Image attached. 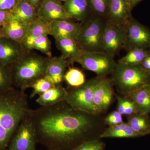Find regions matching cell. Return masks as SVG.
Listing matches in <instances>:
<instances>
[{"label": "cell", "mask_w": 150, "mask_h": 150, "mask_svg": "<svg viewBox=\"0 0 150 150\" xmlns=\"http://www.w3.org/2000/svg\"><path fill=\"white\" fill-rule=\"evenodd\" d=\"M29 116L38 143L48 150H73L90 139L93 126L90 115L75 110L65 101L31 109Z\"/></svg>", "instance_id": "cell-1"}, {"label": "cell", "mask_w": 150, "mask_h": 150, "mask_svg": "<svg viewBox=\"0 0 150 150\" xmlns=\"http://www.w3.org/2000/svg\"><path fill=\"white\" fill-rule=\"evenodd\" d=\"M107 21L105 18L92 13L82 23L77 43L82 51L103 52V39Z\"/></svg>", "instance_id": "cell-5"}, {"label": "cell", "mask_w": 150, "mask_h": 150, "mask_svg": "<svg viewBox=\"0 0 150 150\" xmlns=\"http://www.w3.org/2000/svg\"><path fill=\"white\" fill-rule=\"evenodd\" d=\"M13 88L11 69L0 61V93L8 91Z\"/></svg>", "instance_id": "cell-27"}, {"label": "cell", "mask_w": 150, "mask_h": 150, "mask_svg": "<svg viewBox=\"0 0 150 150\" xmlns=\"http://www.w3.org/2000/svg\"><path fill=\"white\" fill-rule=\"evenodd\" d=\"M69 20L57 21L50 22L49 35L55 40L63 38H69L77 43L80 33L82 23H78Z\"/></svg>", "instance_id": "cell-12"}, {"label": "cell", "mask_w": 150, "mask_h": 150, "mask_svg": "<svg viewBox=\"0 0 150 150\" xmlns=\"http://www.w3.org/2000/svg\"><path fill=\"white\" fill-rule=\"evenodd\" d=\"M67 89L61 84L57 85L39 96L36 102L40 106L54 105L65 101L67 96Z\"/></svg>", "instance_id": "cell-20"}, {"label": "cell", "mask_w": 150, "mask_h": 150, "mask_svg": "<svg viewBox=\"0 0 150 150\" xmlns=\"http://www.w3.org/2000/svg\"><path fill=\"white\" fill-rule=\"evenodd\" d=\"M37 14L38 17L50 23L73 19L58 0H42Z\"/></svg>", "instance_id": "cell-13"}, {"label": "cell", "mask_w": 150, "mask_h": 150, "mask_svg": "<svg viewBox=\"0 0 150 150\" xmlns=\"http://www.w3.org/2000/svg\"><path fill=\"white\" fill-rule=\"evenodd\" d=\"M150 54V51L134 48L128 51L125 56L118 60V64L126 65H141L147 56Z\"/></svg>", "instance_id": "cell-26"}, {"label": "cell", "mask_w": 150, "mask_h": 150, "mask_svg": "<svg viewBox=\"0 0 150 150\" xmlns=\"http://www.w3.org/2000/svg\"></svg>", "instance_id": "cell-44"}, {"label": "cell", "mask_w": 150, "mask_h": 150, "mask_svg": "<svg viewBox=\"0 0 150 150\" xmlns=\"http://www.w3.org/2000/svg\"><path fill=\"white\" fill-rule=\"evenodd\" d=\"M64 80L71 87L80 86L86 82L85 77L80 70L69 68L64 76Z\"/></svg>", "instance_id": "cell-28"}, {"label": "cell", "mask_w": 150, "mask_h": 150, "mask_svg": "<svg viewBox=\"0 0 150 150\" xmlns=\"http://www.w3.org/2000/svg\"><path fill=\"white\" fill-rule=\"evenodd\" d=\"M14 18L23 24L30 25L38 18L37 10L24 0H21L11 13Z\"/></svg>", "instance_id": "cell-22"}, {"label": "cell", "mask_w": 150, "mask_h": 150, "mask_svg": "<svg viewBox=\"0 0 150 150\" xmlns=\"http://www.w3.org/2000/svg\"><path fill=\"white\" fill-rule=\"evenodd\" d=\"M141 137L133 130L128 123L110 126L100 135L101 138H132Z\"/></svg>", "instance_id": "cell-24"}, {"label": "cell", "mask_w": 150, "mask_h": 150, "mask_svg": "<svg viewBox=\"0 0 150 150\" xmlns=\"http://www.w3.org/2000/svg\"><path fill=\"white\" fill-rule=\"evenodd\" d=\"M111 83V81L103 77L97 86L93 101L95 114L103 112L110 105L113 97Z\"/></svg>", "instance_id": "cell-14"}, {"label": "cell", "mask_w": 150, "mask_h": 150, "mask_svg": "<svg viewBox=\"0 0 150 150\" xmlns=\"http://www.w3.org/2000/svg\"><path fill=\"white\" fill-rule=\"evenodd\" d=\"M102 78L98 77L86 81L80 86L67 89V94L65 101L75 110L89 115L95 114L93 105L94 93Z\"/></svg>", "instance_id": "cell-6"}, {"label": "cell", "mask_w": 150, "mask_h": 150, "mask_svg": "<svg viewBox=\"0 0 150 150\" xmlns=\"http://www.w3.org/2000/svg\"><path fill=\"white\" fill-rule=\"evenodd\" d=\"M50 23L49 22L38 17L30 25L27 35L21 43L27 51H30L32 50L35 39L44 35H49Z\"/></svg>", "instance_id": "cell-16"}, {"label": "cell", "mask_w": 150, "mask_h": 150, "mask_svg": "<svg viewBox=\"0 0 150 150\" xmlns=\"http://www.w3.org/2000/svg\"><path fill=\"white\" fill-rule=\"evenodd\" d=\"M51 41L48 35H44L35 39L33 43L32 50L36 49L43 54L51 58L52 53L51 51Z\"/></svg>", "instance_id": "cell-31"}, {"label": "cell", "mask_w": 150, "mask_h": 150, "mask_svg": "<svg viewBox=\"0 0 150 150\" xmlns=\"http://www.w3.org/2000/svg\"><path fill=\"white\" fill-rule=\"evenodd\" d=\"M129 0H111L106 20L114 24L125 26L132 17Z\"/></svg>", "instance_id": "cell-15"}, {"label": "cell", "mask_w": 150, "mask_h": 150, "mask_svg": "<svg viewBox=\"0 0 150 150\" xmlns=\"http://www.w3.org/2000/svg\"><path fill=\"white\" fill-rule=\"evenodd\" d=\"M63 6L73 19L81 23L86 21L93 13L87 0H67Z\"/></svg>", "instance_id": "cell-19"}, {"label": "cell", "mask_w": 150, "mask_h": 150, "mask_svg": "<svg viewBox=\"0 0 150 150\" xmlns=\"http://www.w3.org/2000/svg\"><path fill=\"white\" fill-rule=\"evenodd\" d=\"M11 13L8 12L0 11V26H2L5 23Z\"/></svg>", "instance_id": "cell-37"}, {"label": "cell", "mask_w": 150, "mask_h": 150, "mask_svg": "<svg viewBox=\"0 0 150 150\" xmlns=\"http://www.w3.org/2000/svg\"><path fill=\"white\" fill-rule=\"evenodd\" d=\"M87 1L93 13L106 19L111 0H87Z\"/></svg>", "instance_id": "cell-29"}, {"label": "cell", "mask_w": 150, "mask_h": 150, "mask_svg": "<svg viewBox=\"0 0 150 150\" xmlns=\"http://www.w3.org/2000/svg\"><path fill=\"white\" fill-rule=\"evenodd\" d=\"M142 1L143 0H129L131 10H132L134 8Z\"/></svg>", "instance_id": "cell-40"}, {"label": "cell", "mask_w": 150, "mask_h": 150, "mask_svg": "<svg viewBox=\"0 0 150 150\" xmlns=\"http://www.w3.org/2000/svg\"><path fill=\"white\" fill-rule=\"evenodd\" d=\"M111 82L121 94H129L150 85V71L141 65L116 64Z\"/></svg>", "instance_id": "cell-4"}, {"label": "cell", "mask_w": 150, "mask_h": 150, "mask_svg": "<svg viewBox=\"0 0 150 150\" xmlns=\"http://www.w3.org/2000/svg\"><path fill=\"white\" fill-rule=\"evenodd\" d=\"M74 63H78L84 69L93 72L100 77L112 74L117 64L114 57L104 52L83 51Z\"/></svg>", "instance_id": "cell-7"}, {"label": "cell", "mask_w": 150, "mask_h": 150, "mask_svg": "<svg viewBox=\"0 0 150 150\" xmlns=\"http://www.w3.org/2000/svg\"><path fill=\"white\" fill-rule=\"evenodd\" d=\"M30 110L24 91L13 88L0 93V150H7L19 125Z\"/></svg>", "instance_id": "cell-2"}, {"label": "cell", "mask_w": 150, "mask_h": 150, "mask_svg": "<svg viewBox=\"0 0 150 150\" xmlns=\"http://www.w3.org/2000/svg\"><path fill=\"white\" fill-rule=\"evenodd\" d=\"M116 98L117 99V110L121 115H124L125 109L128 105L129 99L118 96H116Z\"/></svg>", "instance_id": "cell-35"}, {"label": "cell", "mask_w": 150, "mask_h": 150, "mask_svg": "<svg viewBox=\"0 0 150 150\" xmlns=\"http://www.w3.org/2000/svg\"><path fill=\"white\" fill-rule=\"evenodd\" d=\"M141 65L145 69L150 71V54L146 57Z\"/></svg>", "instance_id": "cell-38"}, {"label": "cell", "mask_w": 150, "mask_h": 150, "mask_svg": "<svg viewBox=\"0 0 150 150\" xmlns=\"http://www.w3.org/2000/svg\"><path fill=\"white\" fill-rule=\"evenodd\" d=\"M56 43L62 56L67 59L69 64H74V61L79 56L82 51L77 42L69 38L56 40Z\"/></svg>", "instance_id": "cell-21"}, {"label": "cell", "mask_w": 150, "mask_h": 150, "mask_svg": "<svg viewBox=\"0 0 150 150\" xmlns=\"http://www.w3.org/2000/svg\"><path fill=\"white\" fill-rule=\"evenodd\" d=\"M127 123L140 137L150 134V119L148 115L137 113L129 115Z\"/></svg>", "instance_id": "cell-25"}, {"label": "cell", "mask_w": 150, "mask_h": 150, "mask_svg": "<svg viewBox=\"0 0 150 150\" xmlns=\"http://www.w3.org/2000/svg\"><path fill=\"white\" fill-rule=\"evenodd\" d=\"M138 108L139 113L148 115L150 112V85L132 93L129 96Z\"/></svg>", "instance_id": "cell-23"}, {"label": "cell", "mask_w": 150, "mask_h": 150, "mask_svg": "<svg viewBox=\"0 0 150 150\" xmlns=\"http://www.w3.org/2000/svg\"><path fill=\"white\" fill-rule=\"evenodd\" d=\"M126 37V49L128 51L140 48L150 51V30L133 16L125 25Z\"/></svg>", "instance_id": "cell-10"}, {"label": "cell", "mask_w": 150, "mask_h": 150, "mask_svg": "<svg viewBox=\"0 0 150 150\" xmlns=\"http://www.w3.org/2000/svg\"><path fill=\"white\" fill-rule=\"evenodd\" d=\"M55 86L56 85L46 77L41 78L31 86L30 88L33 89V91L30 98H33L36 95L40 96Z\"/></svg>", "instance_id": "cell-30"}, {"label": "cell", "mask_w": 150, "mask_h": 150, "mask_svg": "<svg viewBox=\"0 0 150 150\" xmlns=\"http://www.w3.org/2000/svg\"><path fill=\"white\" fill-rule=\"evenodd\" d=\"M126 46L125 26L107 21L103 39V52L114 57Z\"/></svg>", "instance_id": "cell-9"}, {"label": "cell", "mask_w": 150, "mask_h": 150, "mask_svg": "<svg viewBox=\"0 0 150 150\" xmlns=\"http://www.w3.org/2000/svg\"><path fill=\"white\" fill-rule=\"evenodd\" d=\"M3 36L2 31L1 27L0 26V37H2Z\"/></svg>", "instance_id": "cell-41"}, {"label": "cell", "mask_w": 150, "mask_h": 150, "mask_svg": "<svg viewBox=\"0 0 150 150\" xmlns=\"http://www.w3.org/2000/svg\"><path fill=\"white\" fill-rule=\"evenodd\" d=\"M105 145L98 139L85 141L75 148L73 150H104Z\"/></svg>", "instance_id": "cell-32"}, {"label": "cell", "mask_w": 150, "mask_h": 150, "mask_svg": "<svg viewBox=\"0 0 150 150\" xmlns=\"http://www.w3.org/2000/svg\"><path fill=\"white\" fill-rule=\"evenodd\" d=\"M30 25L23 24L11 13L1 27L3 36L21 43L28 32Z\"/></svg>", "instance_id": "cell-17"}, {"label": "cell", "mask_w": 150, "mask_h": 150, "mask_svg": "<svg viewBox=\"0 0 150 150\" xmlns=\"http://www.w3.org/2000/svg\"><path fill=\"white\" fill-rule=\"evenodd\" d=\"M123 122L122 115L117 110L111 112L105 119V123L109 127L116 126Z\"/></svg>", "instance_id": "cell-33"}, {"label": "cell", "mask_w": 150, "mask_h": 150, "mask_svg": "<svg viewBox=\"0 0 150 150\" xmlns=\"http://www.w3.org/2000/svg\"><path fill=\"white\" fill-rule=\"evenodd\" d=\"M21 0H0V11L11 13Z\"/></svg>", "instance_id": "cell-34"}, {"label": "cell", "mask_w": 150, "mask_h": 150, "mask_svg": "<svg viewBox=\"0 0 150 150\" xmlns=\"http://www.w3.org/2000/svg\"><path fill=\"white\" fill-rule=\"evenodd\" d=\"M58 1H59L60 2H65L67 0H58Z\"/></svg>", "instance_id": "cell-42"}, {"label": "cell", "mask_w": 150, "mask_h": 150, "mask_svg": "<svg viewBox=\"0 0 150 150\" xmlns=\"http://www.w3.org/2000/svg\"><path fill=\"white\" fill-rule=\"evenodd\" d=\"M21 43L2 36L0 37V61L11 67L28 52Z\"/></svg>", "instance_id": "cell-11"}, {"label": "cell", "mask_w": 150, "mask_h": 150, "mask_svg": "<svg viewBox=\"0 0 150 150\" xmlns=\"http://www.w3.org/2000/svg\"><path fill=\"white\" fill-rule=\"evenodd\" d=\"M48 59L29 51L15 63L11 67L14 87L25 91L44 77Z\"/></svg>", "instance_id": "cell-3"}, {"label": "cell", "mask_w": 150, "mask_h": 150, "mask_svg": "<svg viewBox=\"0 0 150 150\" xmlns=\"http://www.w3.org/2000/svg\"><path fill=\"white\" fill-rule=\"evenodd\" d=\"M137 113H139V111L137 105L132 100L129 99V102L125 109L124 115L129 116Z\"/></svg>", "instance_id": "cell-36"}, {"label": "cell", "mask_w": 150, "mask_h": 150, "mask_svg": "<svg viewBox=\"0 0 150 150\" xmlns=\"http://www.w3.org/2000/svg\"><path fill=\"white\" fill-rule=\"evenodd\" d=\"M149 113H150V112ZM149 119H150V117Z\"/></svg>", "instance_id": "cell-43"}, {"label": "cell", "mask_w": 150, "mask_h": 150, "mask_svg": "<svg viewBox=\"0 0 150 150\" xmlns=\"http://www.w3.org/2000/svg\"><path fill=\"white\" fill-rule=\"evenodd\" d=\"M37 143L35 128L29 113L21 122L7 150H36Z\"/></svg>", "instance_id": "cell-8"}, {"label": "cell", "mask_w": 150, "mask_h": 150, "mask_svg": "<svg viewBox=\"0 0 150 150\" xmlns=\"http://www.w3.org/2000/svg\"><path fill=\"white\" fill-rule=\"evenodd\" d=\"M33 6L38 11L40 7L42 0H24Z\"/></svg>", "instance_id": "cell-39"}, {"label": "cell", "mask_w": 150, "mask_h": 150, "mask_svg": "<svg viewBox=\"0 0 150 150\" xmlns=\"http://www.w3.org/2000/svg\"><path fill=\"white\" fill-rule=\"evenodd\" d=\"M69 64L67 59L62 55L55 58H49L45 76L50 79L56 85L61 84Z\"/></svg>", "instance_id": "cell-18"}]
</instances>
